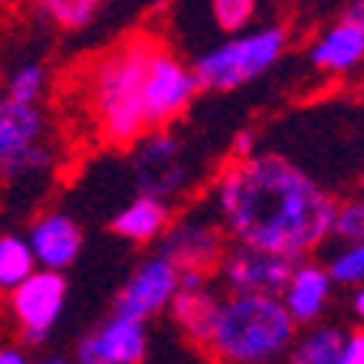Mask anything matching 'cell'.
Segmentation results:
<instances>
[{"mask_svg":"<svg viewBox=\"0 0 364 364\" xmlns=\"http://www.w3.org/2000/svg\"><path fill=\"white\" fill-rule=\"evenodd\" d=\"M213 210L237 246L305 263L335 233L338 200L296 161L259 151L220 168Z\"/></svg>","mask_w":364,"mask_h":364,"instance_id":"obj_1","label":"cell"},{"mask_svg":"<svg viewBox=\"0 0 364 364\" xmlns=\"http://www.w3.org/2000/svg\"><path fill=\"white\" fill-rule=\"evenodd\" d=\"M158 50L161 43L154 36L135 33L95 56L85 99L99 135L109 144H138L151 128L144 112V76Z\"/></svg>","mask_w":364,"mask_h":364,"instance_id":"obj_2","label":"cell"},{"mask_svg":"<svg viewBox=\"0 0 364 364\" xmlns=\"http://www.w3.org/2000/svg\"><path fill=\"white\" fill-rule=\"evenodd\" d=\"M296 318L272 296H227L210 338L223 364H276L296 345Z\"/></svg>","mask_w":364,"mask_h":364,"instance_id":"obj_3","label":"cell"},{"mask_svg":"<svg viewBox=\"0 0 364 364\" xmlns=\"http://www.w3.org/2000/svg\"><path fill=\"white\" fill-rule=\"evenodd\" d=\"M289 33L286 26H256L240 36H230L227 43L213 46L210 53L197 56L194 73L200 89L207 92H230L240 85L259 79L269 66H276L282 53H286Z\"/></svg>","mask_w":364,"mask_h":364,"instance_id":"obj_4","label":"cell"},{"mask_svg":"<svg viewBox=\"0 0 364 364\" xmlns=\"http://www.w3.org/2000/svg\"><path fill=\"white\" fill-rule=\"evenodd\" d=\"M227 237L230 233L223 227V220L217 217V210H191L181 220L171 223V230L161 237L158 253L168 256L181 272H210L220 269L223 259H227Z\"/></svg>","mask_w":364,"mask_h":364,"instance_id":"obj_5","label":"cell"},{"mask_svg":"<svg viewBox=\"0 0 364 364\" xmlns=\"http://www.w3.org/2000/svg\"><path fill=\"white\" fill-rule=\"evenodd\" d=\"M66 292H69L66 276L53 269H36L23 286L7 292V309L20 331V338L30 341V345H40L50 335L53 325L60 322Z\"/></svg>","mask_w":364,"mask_h":364,"instance_id":"obj_6","label":"cell"},{"mask_svg":"<svg viewBox=\"0 0 364 364\" xmlns=\"http://www.w3.org/2000/svg\"><path fill=\"white\" fill-rule=\"evenodd\" d=\"M132 174H135L141 194L158 197V200H171L181 194L191 181V168L184 158V144L171 132H151L135 144L132 151Z\"/></svg>","mask_w":364,"mask_h":364,"instance_id":"obj_7","label":"cell"},{"mask_svg":"<svg viewBox=\"0 0 364 364\" xmlns=\"http://www.w3.org/2000/svg\"><path fill=\"white\" fill-rule=\"evenodd\" d=\"M200 92L194 66H187L184 60H178L171 50L154 53L148 76H144V112H148V125L158 128L174 122L181 112L191 105Z\"/></svg>","mask_w":364,"mask_h":364,"instance_id":"obj_8","label":"cell"},{"mask_svg":"<svg viewBox=\"0 0 364 364\" xmlns=\"http://www.w3.org/2000/svg\"><path fill=\"white\" fill-rule=\"evenodd\" d=\"M181 292V269L171 263L164 253H151L148 259L138 263V269L128 276V282L119 289L115 296V312L122 318H135V322H144L151 315L164 312L174 305Z\"/></svg>","mask_w":364,"mask_h":364,"instance_id":"obj_9","label":"cell"},{"mask_svg":"<svg viewBox=\"0 0 364 364\" xmlns=\"http://www.w3.org/2000/svg\"><path fill=\"white\" fill-rule=\"evenodd\" d=\"M296 272V263L286 256L233 246L220 266V276L227 282L230 296H272L282 299L289 289V279Z\"/></svg>","mask_w":364,"mask_h":364,"instance_id":"obj_10","label":"cell"},{"mask_svg":"<svg viewBox=\"0 0 364 364\" xmlns=\"http://www.w3.org/2000/svg\"><path fill=\"white\" fill-rule=\"evenodd\" d=\"M148 351L144 322L112 315L76 348V364H141Z\"/></svg>","mask_w":364,"mask_h":364,"instance_id":"obj_11","label":"cell"},{"mask_svg":"<svg viewBox=\"0 0 364 364\" xmlns=\"http://www.w3.org/2000/svg\"><path fill=\"white\" fill-rule=\"evenodd\" d=\"M26 240L33 246L40 269H53V272H63L66 266H73L79 259V250H82L79 223L60 210H46L40 217H33V223L26 230Z\"/></svg>","mask_w":364,"mask_h":364,"instance_id":"obj_12","label":"cell"},{"mask_svg":"<svg viewBox=\"0 0 364 364\" xmlns=\"http://www.w3.org/2000/svg\"><path fill=\"white\" fill-rule=\"evenodd\" d=\"M50 135V122L40 105H20V102H0V164L10 168L30 151L43 148Z\"/></svg>","mask_w":364,"mask_h":364,"instance_id":"obj_13","label":"cell"},{"mask_svg":"<svg viewBox=\"0 0 364 364\" xmlns=\"http://www.w3.org/2000/svg\"><path fill=\"white\" fill-rule=\"evenodd\" d=\"M331 286H335V279H331L328 266H318L312 259L296 263V272H292L286 296H282V302H286L289 315L296 318V325L318 322V315L325 312V305L331 299Z\"/></svg>","mask_w":364,"mask_h":364,"instance_id":"obj_14","label":"cell"},{"mask_svg":"<svg viewBox=\"0 0 364 364\" xmlns=\"http://www.w3.org/2000/svg\"><path fill=\"white\" fill-rule=\"evenodd\" d=\"M309 60H312L315 69H322V73H335V76L351 73L355 66L364 63V33L358 26L338 20V23L328 26V30L312 43Z\"/></svg>","mask_w":364,"mask_h":364,"instance_id":"obj_15","label":"cell"},{"mask_svg":"<svg viewBox=\"0 0 364 364\" xmlns=\"http://www.w3.org/2000/svg\"><path fill=\"white\" fill-rule=\"evenodd\" d=\"M168 230H171L168 200H158V197H148V194H138L128 207H122L112 217V233L122 240H132V243H154Z\"/></svg>","mask_w":364,"mask_h":364,"instance_id":"obj_16","label":"cell"},{"mask_svg":"<svg viewBox=\"0 0 364 364\" xmlns=\"http://www.w3.org/2000/svg\"><path fill=\"white\" fill-rule=\"evenodd\" d=\"M223 299L213 292L210 286L203 289H181L174 305H171V315L178 328L184 331L191 341L197 345H210L213 328H217V318H220Z\"/></svg>","mask_w":364,"mask_h":364,"instance_id":"obj_17","label":"cell"},{"mask_svg":"<svg viewBox=\"0 0 364 364\" xmlns=\"http://www.w3.org/2000/svg\"><path fill=\"white\" fill-rule=\"evenodd\" d=\"M345 335L348 331L335 328V325H315V328H309V335H302L292 345L282 364H338Z\"/></svg>","mask_w":364,"mask_h":364,"instance_id":"obj_18","label":"cell"},{"mask_svg":"<svg viewBox=\"0 0 364 364\" xmlns=\"http://www.w3.org/2000/svg\"><path fill=\"white\" fill-rule=\"evenodd\" d=\"M36 269H40V263H36L30 240L17 237V233H4L0 237V286H4V292H14L17 286H23Z\"/></svg>","mask_w":364,"mask_h":364,"instance_id":"obj_19","label":"cell"},{"mask_svg":"<svg viewBox=\"0 0 364 364\" xmlns=\"http://www.w3.org/2000/svg\"><path fill=\"white\" fill-rule=\"evenodd\" d=\"M36 17L60 30H82L99 10V0H36Z\"/></svg>","mask_w":364,"mask_h":364,"instance_id":"obj_20","label":"cell"},{"mask_svg":"<svg viewBox=\"0 0 364 364\" xmlns=\"http://www.w3.org/2000/svg\"><path fill=\"white\" fill-rule=\"evenodd\" d=\"M46 89V66L43 63H20L7 79V95L4 99L20 102V105H36Z\"/></svg>","mask_w":364,"mask_h":364,"instance_id":"obj_21","label":"cell"},{"mask_svg":"<svg viewBox=\"0 0 364 364\" xmlns=\"http://www.w3.org/2000/svg\"><path fill=\"white\" fill-rule=\"evenodd\" d=\"M328 272L335 286H364V243H345L328 259Z\"/></svg>","mask_w":364,"mask_h":364,"instance_id":"obj_22","label":"cell"},{"mask_svg":"<svg viewBox=\"0 0 364 364\" xmlns=\"http://www.w3.org/2000/svg\"><path fill=\"white\" fill-rule=\"evenodd\" d=\"M213 4V20L220 30H227L230 36H240L250 26V20L256 17L259 0H210Z\"/></svg>","mask_w":364,"mask_h":364,"instance_id":"obj_23","label":"cell"},{"mask_svg":"<svg viewBox=\"0 0 364 364\" xmlns=\"http://www.w3.org/2000/svg\"><path fill=\"white\" fill-rule=\"evenodd\" d=\"M335 237H338L341 243H364V194L338 203Z\"/></svg>","mask_w":364,"mask_h":364,"instance_id":"obj_24","label":"cell"},{"mask_svg":"<svg viewBox=\"0 0 364 364\" xmlns=\"http://www.w3.org/2000/svg\"><path fill=\"white\" fill-rule=\"evenodd\" d=\"M256 135L250 128L237 132V135L230 138V161H246V158H256Z\"/></svg>","mask_w":364,"mask_h":364,"instance_id":"obj_25","label":"cell"},{"mask_svg":"<svg viewBox=\"0 0 364 364\" xmlns=\"http://www.w3.org/2000/svg\"><path fill=\"white\" fill-rule=\"evenodd\" d=\"M338 364H364V328L348 331L345 345H341V361Z\"/></svg>","mask_w":364,"mask_h":364,"instance_id":"obj_26","label":"cell"},{"mask_svg":"<svg viewBox=\"0 0 364 364\" xmlns=\"http://www.w3.org/2000/svg\"><path fill=\"white\" fill-rule=\"evenodd\" d=\"M341 20L351 23V26H358V30L364 33V0H351V4L341 10Z\"/></svg>","mask_w":364,"mask_h":364,"instance_id":"obj_27","label":"cell"},{"mask_svg":"<svg viewBox=\"0 0 364 364\" xmlns=\"http://www.w3.org/2000/svg\"><path fill=\"white\" fill-rule=\"evenodd\" d=\"M0 364H33V361L26 358L23 348H4L0 351Z\"/></svg>","mask_w":364,"mask_h":364,"instance_id":"obj_28","label":"cell"},{"mask_svg":"<svg viewBox=\"0 0 364 364\" xmlns=\"http://www.w3.org/2000/svg\"><path fill=\"white\" fill-rule=\"evenodd\" d=\"M203 286H210L207 272H181V289H203Z\"/></svg>","mask_w":364,"mask_h":364,"instance_id":"obj_29","label":"cell"},{"mask_svg":"<svg viewBox=\"0 0 364 364\" xmlns=\"http://www.w3.org/2000/svg\"><path fill=\"white\" fill-rule=\"evenodd\" d=\"M351 312H355V318L364 325V286L355 289V296H351Z\"/></svg>","mask_w":364,"mask_h":364,"instance_id":"obj_30","label":"cell"},{"mask_svg":"<svg viewBox=\"0 0 364 364\" xmlns=\"http://www.w3.org/2000/svg\"><path fill=\"white\" fill-rule=\"evenodd\" d=\"M33 364H73V361H66V358H60V355H50V358H40V361H33Z\"/></svg>","mask_w":364,"mask_h":364,"instance_id":"obj_31","label":"cell"}]
</instances>
